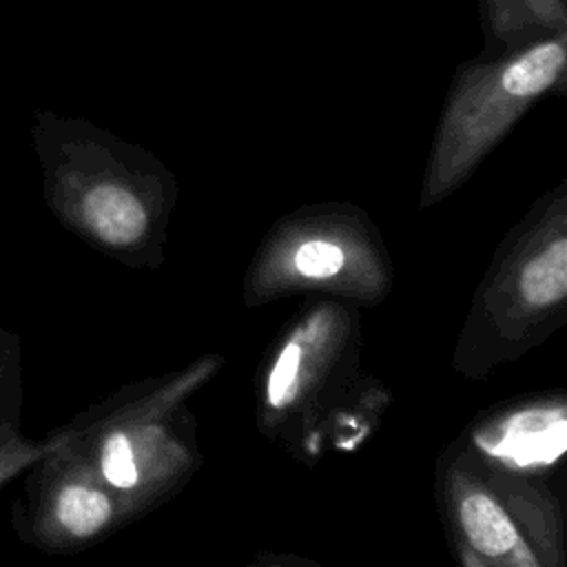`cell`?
Wrapping results in <instances>:
<instances>
[{"label":"cell","instance_id":"6da1fadb","mask_svg":"<svg viewBox=\"0 0 567 567\" xmlns=\"http://www.w3.org/2000/svg\"><path fill=\"white\" fill-rule=\"evenodd\" d=\"M507 53L467 64L445 109L430 195L450 188L543 93L565 78V27L507 44Z\"/></svg>","mask_w":567,"mask_h":567},{"label":"cell","instance_id":"7a4b0ae2","mask_svg":"<svg viewBox=\"0 0 567 567\" xmlns=\"http://www.w3.org/2000/svg\"><path fill=\"white\" fill-rule=\"evenodd\" d=\"M113 518V501L80 463L66 434L42 454L13 503L16 534L42 549L93 538Z\"/></svg>","mask_w":567,"mask_h":567},{"label":"cell","instance_id":"3957f363","mask_svg":"<svg viewBox=\"0 0 567 567\" xmlns=\"http://www.w3.org/2000/svg\"><path fill=\"white\" fill-rule=\"evenodd\" d=\"M22 365L18 334L0 330V489L47 454L55 439L31 441L20 432Z\"/></svg>","mask_w":567,"mask_h":567},{"label":"cell","instance_id":"277c9868","mask_svg":"<svg viewBox=\"0 0 567 567\" xmlns=\"http://www.w3.org/2000/svg\"><path fill=\"white\" fill-rule=\"evenodd\" d=\"M496 40L512 44L545 31L567 27L565 0H478Z\"/></svg>","mask_w":567,"mask_h":567},{"label":"cell","instance_id":"5b68a950","mask_svg":"<svg viewBox=\"0 0 567 567\" xmlns=\"http://www.w3.org/2000/svg\"><path fill=\"white\" fill-rule=\"evenodd\" d=\"M458 518L470 545L483 556L501 558L520 547L512 518L485 492H467L458 505Z\"/></svg>","mask_w":567,"mask_h":567},{"label":"cell","instance_id":"8992f818","mask_svg":"<svg viewBox=\"0 0 567 567\" xmlns=\"http://www.w3.org/2000/svg\"><path fill=\"white\" fill-rule=\"evenodd\" d=\"M520 295L529 306H551L567 295V244L563 237L545 246L520 272Z\"/></svg>","mask_w":567,"mask_h":567},{"label":"cell","instance_id":"52a82bcc","mask_svg":"<svg viewBox=\"0 0 567 567\" xmlns=\"http://www.w3.org/2000/svg\"><path fill=\"white\" fill-rule=\"evenodd\" d=\"M97 465L102 478L115 489H131L140 481L131 439L122 430H111L97 447Z\"/></svg>","mask_w":567,"mask_h":567},{"label":"cell","instance_id":"ba28073f","mask_svg":"<svg viewBox=\"0 0 567 567\" xmlns=\"http://www.w3.org/2000/svg\"><path fill=\"white\" fill-rule=\"evenodd\" d=\"M343 252L330 241H308L295 255V268L310 279H326L341 270Z\"/></svg>","mask_w":567,"mask_h":567},{"label":"cell","instance_id":"9c48e42d","mask_svg":"<svg viewBox=\"0 0 567 567\" xmlns=\"http://www.w3.org/2000/svg\"><path fill=\"white\" fill-rule=\"evenodd\" d=\"M301 343L297 339H292L290 343L284 346V350L279 352V359L272 365V372L268 377V403L272 408L284 405L290 396H292V385L297 381V372L301 365Z\"/></svg>","mask_w":567,"mask_h":567},{"label":"cell","instance_id":"30bf717a","mask_svg":"<svg viewBox=\"0 0 567 567\" xmlns=\"http://www.w3.org/2000/svg\"><path fill=\"white\" fill-rule=\"evenodd\" d=\"M565 2H567V0H565Z\"/></svg>","mask_w":567,"mask_h":567}]
</instances>
